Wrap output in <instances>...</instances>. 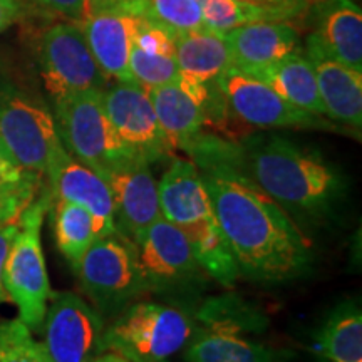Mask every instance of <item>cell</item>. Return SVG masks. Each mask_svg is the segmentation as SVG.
I'll list each match as a JSON object with an SVG mask.
<instances>
[{
	"label": "cell",
	"mask_w": 362,
	"mask_h": 362,
	"mask_svg": "<svg viewBox=\"0 0 362 362\" xmlns=\"http://www.w3.org/2000/svg\"><path fill=\"white\" fill-rule=\"evenodd\" d=\"M194 165L240 277L277 284L302 275L310 264V245L287 211L226 163Z\"/></svg>",
	"instance_id": "obj_1"
},
{
	"label": "cell",
	"mask_w": 362,
	"mask_h": 362,
	"mask_svg": "<svg viewBox=\"0 0 362 362\" xmlns=\"http://www.w3.org/2000/svg\"><path fill=\"white\" fill-rule=\"evenodd\" d=\"M103 315L74 292H52L42 322L52 362H89L101 354Z\"/></svg>",
	"instance_id": "obj_13"
},
{
	"label": "cell",
	"mask_w": 362,
	"mask_h": 362,
	"mask_svg": "<svg viewBox=\"0 0 362 362\" xmlns=\"http://www.w3.org/2000/svg\"><path fill=\"white\" fill-rule=\"evenodd\" d=\"M49 210L56 245L71 269H74L94 240L106 233L101 223L88 210L74 203L51 198Z\"/></svg>",
	"instance_id": "obj_25"
},
{
	"label": "cell",
	"mask_w": 362,
	"mask_h": 362,
	"mask_svg": "<svg viewBox=\"0 0 362 362\" xmlns=\"http://www.w3.org/2000/svg\"><path fill=\"white\" fill-rule=\"evenodd\" d=\"M37 61L44 88L52 103L107 88V79L90 52L78 22H59L40 35Z\"/></svg>",
	"instance_id": "obj_10"
},
{
	"label": "cell",
	"mask_w": 362,
	"mask_h": 362,
	"mask_svg": "<svg viewBox=\"0 0 362 362\" xmlns=\"http://www.w3.org/2000/svg\"><path fill=\"white\" fill-rule=\"evenodd\" d=\"M72 272L101 315L126 309L146 292L136 245L117 232L94 240Z\"/></svg>",
	"instance_id": "obj_8"
},
{
	"label": "cell",
	"mask_w": 362,
	"mask_h": 362,
	"mask_svg": "<svg viewBox=\"0 0 362 362\" xmlns=\"http://www.w3.org/2000/svg\"><path fill=\"white\" fill-rule=\"evenodd\" d=\"M194 319L187 310L161 302H134L104 329L101 354L131 362H168L187 347Z\"/></svg>",
	"instance_id": "obj_4"
},
{
	"label": "cell",
	"mask_w": 362,
	"mask_h": 362,
	"mask_svg": "<svg viewBox=\"0 0 362 362\" xmlns=\"http://www.w3.org/2000/svg\"><path fill=\"white\" fill-rule=\"evenodd\" d=\"M51 194L47 188L22 211L21 226L4 265V288L19 309V319L33 332L42 330V322L51 298V282L42 252L44 216L49 211Z\"/></svg>",
	"instance_id": "obj_6"
},
{
	"label": "cell",
	"mask_w": 362,
	"mask_h": 362,
	"mask_svg": "<svg viewBox=\"0 0 362 362\" xmlns=\"http://www.w3.org/2000/svg\"><path fill=\"white\" fill-rule=\"evenodd\" d=\"M30 2L44 11L59 13L78 24H83L96 12L93 0H30Z\"/></svg>",
	"instance_id": "obj_31"
},
{
	"label": "cell",
	"mask_w": 362,
	"mask_h": 362,
	"mask_svg": "<svg viewBox=\"0 0 362 362\" xmlns=\"http://www.w3.org/2000/svg\"><path fill=\"white\" fill-rule=\"evenodd\" d=\"M42 176L21 168L6 148L0 143V187H25V185H42Z\"/></svg>",
	"instance_id": "obj_32"
},
{
	"label": "cell",
	"mask_w": 362,
	"mask_h": 362,
	"mask_svg": "<svg viewBox=\"0 0 362 362\" xmlns=\"http://www.w3.org/2000/svg\"><path fill=\"white\" fill-rule=\"evenodd\" d=\"M42 185L0 187V225L19 218L22 211L35 200Z\"/></svg>",
	"instance_id": "obj_30"
},
{
	"label": "cell",
	"mask_w": 362,
	"mask_h": 362,
	"mask_svg": "<svg viewBox=\"0 0 362 362\" xmlns=\"http://www.w3.org/2000/svg\"><path fill=\"white\" fill-rule=\"evenodd\" d=\"M129 72L134 83L144 89L160 88L178 79L175 34L143 19L129 54Z\"/></svg>",
	"instance_id": "obj_22"
},
{
	"label": "cell",
	"mask_w": 362,
	"mask_h": 362,
	"mask_svg": "<svg viewBox=\"0 0 362 362\" xmlns=\"http://www.w3.org/2000/svg\"><path fill=\"white\" fill-rule=\"evenodd\" d=\"M161 216L188 238L194 255L210 279L230 288L240 272L216 220L200 170L192 160L171 158L158 181Z\"/></svg>",
	"instance_id": "obj_3"
},
{
	"label": "cell",
	"mask_w": 362,
	"mask_h": 362,
	"mask_svg": "<svg viewBox=\"0 0 362 362\" xmlns=\"http://www.w3.org/2000/svg\"><path fill=\"white\" fill-rule=\"evenodd\" d=\"M98 11H123L141 17L146 0H93Z\"/></svg>",
	"instance_id": "obj_34"
},
{
	"label": "cell",
	"mask_w": 362,
	"mask_h": 362,
	"mask_svg": "<svg viewBox=\"0 0 362 362\" xmlns=\"http://www.w3.org/2000/svg\"><path fill=\"white\" fill-rule=\"evenodd\" d=\"M250 76L264 81L279 96H282L285 101L293 104L298 110L325 117L314 67L302 51L293 52L284 57L282 61Z\"/></svg>",
	"instance_id": "obj_24"
},
{
	"label": "cell",
	"mask_w": 362,
	"mask_h": 362,
	"mask_svg": "<svg viewBox=\"0 0 362 362\" xmlns=\"http://www.w3.org/2000/svg\"><path fill=\"white\" fill-rule=\"evenodd\" d=\"M24 13L21 0H0V33L16 24Z\"/></svg>",
	"instance_id": "obj_36"
},
{
	"label": "cell",
	"mask_w": 362,
	"mask_h": 362,
	"mask_svg": "<svg viewBox=\"0 0 362 362\" xmlns=\"http://www.w3.org/2000/svg\"><path fill=\"white\" fill-rule=\"evenodd\" d=\"M240 2H248L255 4V6L277 8V11L287 12L291 17L300 16L307 7V0H240Z\"/></svg>",
	"instance_id": "obj_35"
},
{
	"label": "cell",
	"mask_w": 362,
	"mask_h": 362,
	"mask_svg": "<svg viewBox=\"0 0 362 362\" xmlns=\"http://www.w3.org/2000/svg\"><path fill=\"white\" fill-rule=\"evenodd\" d=\"M304 56L314 67L325 117L359 131L362 126V72L329 56L312 35L305 40Z\"/></svg>",
	"instance_id": "obj_18"
},
{
	"label": "cell",
	"mask_w": 362,
	"mask_h": 362,
	"mask_svg": "<svg viewBox=\"0 0 362 362\" xmlns=\"http://www.w3.org/2000/svg\"><path fill=\"white\" fill-rule=\"evenodd\" d=\"M44 176L51 198L83 206L101 223L104 233L116 232L112 198L106 180L76 160L62 144L49 160Z\"/></svg>",
	"instance_id": "obj_17"
},
{
	"label": "cell",
	"mask_w": 362,
	"mask_h": 362,
	"mask_svg": "<svg viewBox=\"0 0 362 362\" xmlns=\"http://www.w3.org/2000/svg\"><path fill=\"white\" fill-rule=\"evenodd\" d=\"M141 17L175 35L206 29L198 0H146Z\"/></svg>",
	"instance_id": "obj_28"
},
{
	"label": "cell",
	"mask_w": 362,
	"mask_h": 362,
	"mask_svg": "<svg viewBox=\"0 0 362 362\" xmlns=\"http://www.w3.org/2000/svg\"><path fill=\"white\" fill-rule=\"evenodd\" d=\"M175 57L185 78L214 83L232 66L225 33L202 29L175 35Z\"/></svg>",
	"instance_id": "obj_23"
},
{
	"label": "cell",
	"mask_w": 362,
	"mask_h": 362,
	"mask_svg": "<svg viewBox=\"0 0 362 362\" xmlns=\"http://www.w3.org/2000/svg\"><path fill=\"white\" fill-rule=\"evenodd\" d=\"M143 17L123 11H98L84 21L86 40L107 81L134 83L129 72V54Z\"/></svg>",
	"instance_id": "obj_19"
},
{
	"label": "cell",
	"mask_w": 362,
	"mask_h": 362,
	"mask_svg": "<svg viewBox=\"0 0 362 362\" xmlns=\"http://www.w3.org/2000/svg\"><path fill=\"white\" fill-rule=\"evenodd\" d=\"M116 361V356L115 354H110V352H104V354H99L98 357H94L93 361L89 362H115Z\"/></svg>",
	"instance_id": "obj_37"
},
{
	"label": "cell",
	"mask_w": 362,
	"mask_h": 362,
	"mask_svg": "<svg viewBox=\"0 0 362 362\" xmlns=\"http://www.w3.org/2000/svg\"><path fill=\"white\" fill-rule=\"evenodd\" d=\"M262 317L237 297L206 300L194 315L187 362H284L285 354L248 336L262 329Z\"/></svg>",
	"instance_id": "obj_5"
},
{
	"label": "cell",
	"mask_w": 362,
	"mask_h": 362,
	"mask_svg": "<svg viewBox=\"0 0 362 362\" xmlns=\"http://www.w3.org/2000/svg\"><path fill=\"white\" fill-rule=\"evenodd\" d=\"M112 198L116 232L138 243L161 218L158 181L148 163L136 161L104 176Z\"/></svg>",
	"instance_id": "obj_15"
},
{
	"label": "cell",
	"mask_w": 362,
	"mask_h": 362,
	"mask_svg": "<svg viewBox=\"0 0 362 362\" xmlns=\"http://www.w3.org/2000/svg\"><path fill=\"white\" fill-rule=\"evenodd\" d=\"M226 106L248 126L262 129H332L327 117L298 110L264 81L230 67L215 81Z\"/></svg>",
	"instance_id": "obj_12"
},
{
	"label": "cell",
	"mask_w": 362,
	"mask_h": 362,
	"mask_svg": "<svg viewBox=\"0 0 362 362\" xmlns=\"http://www.w3.org/2000/svg\"><path fill=\"white\" fill-rule=\"evenodd\" d=\"M322 362H362V314L354 305L341 307L329 317L317 337Z\"/></svg>",
	"instance_id": "obj_26"
},
{
	"label": "cell",
	"mask_w": 362,
	"mask_h": 362,
	"mask_svg": "<svg viewBox=\"0 0 362 362\" xmlns=\"http://www.w3.org/2000/svg\"><path fill=\"white\" fill-rule=\"evenodd\" d=\"M103 103L117 136L136 160L153 165L173 158L146 89L136 83H115L103 90Z\"/></svg>",
	"instance_id": "obj_14"
},
{
	"label": "cell",
	"mask_w": 362,
	"mask_h": 362,
	"mask_svg": "<svg viewBox=\"0 0 362 362\" xmlns=\"http://www.w3.org/2000/svg\"><path fill=\"white\" fill-rule=\"evenodd\" d=\"M103 90H84L56 101L54 119L62 146L104 178L139 160L131 155L111 124L104 110Z\"/></svg>",
	"instance_id": "obj_7"
},
{
	"label": "cell",
	"mask_w": 362,
	"mask_h": 362,
	"mask_svg": "<svg viewBox=\"0 0 362 362\" xmlns=\"http://www.w3.org/2000/svg\"><path fill=\"white\" fill-rule=\"evenodd\" d=\"M0 362H52L44 344L21 319L0 320Z\"/></svg>",
	"instance_id": "obj_29"
},
{
	"label": "cell",
	"mask_w": 362,
	"mask_h": 362,
	"mask_svg": "<svg viewBox=\"0 0 362 362\" xmlns=\"http://www.w3.org/2000/svg\"><path fill=\"white\" fill-rule=\"evenodd\" d=\"M208 160L238 170L291 214H325L342 192V178L334 166L280 134H255L240 144L208 134L193 149L192 161Z\"/></svg>",
	"instance_id": "obj_2"
},
{
	"label": "cell",
	"mask_w": 362,
	"mask_h": 362,
	"mask_svg": "<svg viewBox=\"0 0 362 362\" xmlns=\"http://www.w3.org/2000/svg\"><path fill=\"white\" fill-rule=\"evenodd\" d=\"M235 69L255 74L291 54L302 51L300 35L287 21L252 22L225 33Z\"/></svg>",
	"instance_id": "obj_20"
},
{
	"label": "cell",
	"mask_w": 362,
	"mask_h": 362,
	"mask_svg": "<svg viewBox=\"0 0 362 362\" xmlns=\"http://www.w3.org/2000/svg\"><path fill=\"white\" fill-rule=\"evenodd\" d=\"M144 291L185 293L210 279L188 238L168 220L158 218L136 243Z\"/></svg>",
	"instance_id": "obj_11"
},
{
	"label": "cell",
	"mask_w": 362,
	"mask_h": 362,
	"mask_svg": "<svg viewBox=\"0 0 362 362\" xmlns=\"http://www.w3.org/2000/svg\"><path fill=\"white\" fill-rule=\"evenodd\" d=\"M116 356V354H115ZM115 362H131V361H126V359H123V357H119V356H116V361Z\"/></svg>",
	"instance_id": "obj_38"
},
{
	"label": "cell",
	"mask_w": 362,
	"mask_h": 362,
	"mask_svg": "<svg viewBox=\"0 0 362 362\" xmlns=\"http://www.w3.org/2000/svg\"><path fill=\"white\" fill-rule=\"evenodd\" d=\"M146 90L166 141L173 151H185L206 126L210 83L205 84L180 74L173 83Z\"/></svg>",
	"instance_id": "obj_16"
},
{
	"label": "cell",
	"mask_w": 362,
	"mask_h": 362,
	"mask_svg": "<svg viewBox=\"0 0 362 362\" xmlns=\"http://www.w3.org/2000/svg\"><path fill=\"white\" fill-rule=\"evenodd\" d=\"M198 2H200L205 27L216 33H228L235 27L252 24V22L292 19L284 11L240 2V0H198Z\"/></svg>",
	"instance_id": "obj_27"
},
{
	"label": "cell",
	"mask_w": 362,
	"mask_h": 362,
	"mask_svg": "<svg viewBox=\"0 0 362 362\" xmlns=\"http://www.w3.org/2000/svg\"><path fill=\"white\" fill-rule=\"evenodd\" d=\"M310 35L329 56L362 72V11L356 2L319 0Z\"/></svg>",
	"instance_id": "obj_21"
},
{
	"label": "cell",
	"mask_w": 362,
	"mask_h": 362,
	"mask_svg": "<svg viewBox=\"0 0 362 362\" xmlns=\"http://www.w3.org/2000/svg\"><path fill=\"white\" fill-rule=\"evenodd\" d=\"M21 226V220L16 218L12 221H7V223L0 225V304L8 300V296L4 288V265H6L8 250H11V245L16 238L17 232H19Z\"/></svg>",
	"instance_id": "obj_33"
},
{
	"label": "cell",
	"mask_w": 362,
	"mask_h": 362,
	"mask_svg": "<svg viewBox=\"0 0 362 362\" xmlns=\"http://www.w3.org/2000/svg\"><path fill=\"white\" fill-rule=\"evenodd\" d=\"M0 143L21 168L42 178L62 144L47 106L13 86L0 88Z\"/></svg>",
	"instance_id": "obj_9"
}]
</instances>
